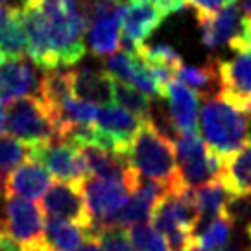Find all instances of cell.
Here are the masks:
<instances>
[{
    "label": "cell",
    "mask_w": 251,
    "mask_h": 251,
    "mask_svg": "<svg viewBox=\"0 0 251 251\" xmlns=\"http://www.w3.org/2000/svg\"><path fill=\"white\" fill-rule=\"evenodd\" d=\"M0 52L6 59L28 55V37L23 11L0 8Z\"/></svg>",
    "instance_id": "d6986e66"
},
{
    "label": "cell",
    "mask_w": 251,
    "mask_h": 251,
    "mask_svg": "<svg viewBox=\"0 0 251 251\" xmlns=\"http://www.w3.org/2000/svg\"><path fill=\"white\" fill-rule=\"evenodd\" d=\"M31 159L45 166L52 177L65 183L81 185L91 176L78 146L69 142H47L31 146Z\"/></svg>",
    "instance_id": "9c48e42d"
},
{
    "label": "cell",
    "mask_w": 251,
    "mask_h": 251,
    "mask_svg": "<svg viewBox=\"0 0 251 251\" xmlns=\"http://www.w3.org/2000/svg\"><path fill=\"white\" fill-rule=\"evenodd\" d=\"M222 181L231 190V194L251 192V141L238 153L226 159V172Z\"/></svg>",
    "instance_id": "7402d4cb"
},
{
    "label": "cell",
    "mask_w": 251,
    "mask_h": 251,
    "mask_svg": "<svg viewBox=\"0 0 251 251\" xmlns=\"http://www.w3.org/2000/svg\"><path fill=\"white\" fill-rule=\"evenodd\" d=\"M39 72L35 63L26 57H13L0 63V105L24 98L37 96L41 87Z\"/></svg>",
    "instance_id": "8fae6325"
},
{
    "label": "cell",
    "mask_w": 251,
    "mask_h": 251,
    "mask_svg": "<svg viewBox=\"0 0 251 251\" xmlns=\"http://www.w3.org/2000/svg\"><path fill=\"white\" fill-rule=\"evenodd\" d=\"M127 235H129L133 246L139 251H168L166 238L150 222L137 224L133 227H129Z\"/></svg>",
    "instance_id": "83f0119b"
},
{
    "label": "cell",
    "mask_w": 251,
    "mask_h": 251,
    "mask_svg": "<svg viewBox=\"0 0 251 251\" xmlns=\"http://www.w3.org/2000/svg\"><path fill=\"white\" fill-rule=\"evenodd\" d=\"M233 50L242 52V50H251V19H244V31L242 37L236 41L235 45H231Z\"/></svg>",
    "instance_id": "1f68e13d"
},
{
    "label": "cell",
    "mask_w": 251,
    "mask_h": 251,
    "mask_svg": "<svg viewBox=\"0 0 251 251\" xmlns=\"http://www.w3.org/2000/svg\"><path fill=\"white\" fill-rule=\"evenodd\" d=\"M188 251H207L205 248H201V246H198V244H192L190 248H188Z\"/></svg>",
    "instance_id": "74e56055"
},
{
    "label": "cell",
    "mask_w": 251,
    "mask_h": 251,
    "mask_svg": "<svg viewBox=\"0 0 251 251\" xmlns=\"http://www.w3.org/2000/svg\"><path fill=\"white\" fill-rule=\"evenodd\" d=\"M177 78L188 85L190 89H194L198 94H201L205 98V94H209L212 87H220L218 81V71H216V61L209 63L207 67H194V65H181L177 74Z\"/></svg>",
    "instance_id": "d4e9b609"
},
{
    "label": "cell",
    "mask_w": 251,
    "mask_h": 251,
    "mask_svg": "<svg viewBox=\"0 0 251 251\" xmlns=\"http://www.w3.org/2000/svg\"><path fill=\"white\" fill-rule=\"evenodd\" d=\"M231 196H233L231 190L226 187V183L222 179H216L209 185L196 188V201L200 212H201V216H209V218L226 214V207H227Z\"/></svg>",
    "instance_id": "603a6c76"
},
{
    "label": "cell",
    "mask_w": 251,
    "mask_h": 251,
    "mask_svg": "<svg viewBox=\"0 0 251 251\" xmlns=\"http://www.w3.org/2000/svg\"><path fill=\"white\" fill-rule=\"evenodd\" d=\"M81 192H83L87 211L91 216L89 235H94L100 229L109 226L113 216L127 201V198L131 194V188L120 181L89 176L81 183Z\"/></svg>",
    "instance_id": "8992f818"
},
{
    "label": "cell",
    "mask_w": 251,
    "mask_h": 251,
    "mask_svg": "<svg viewBox=\"0 0 251 251\" xmlns=\"http://www.w3.org/2000/svg\"><path fill=\"white\" fill-rule=\"evenodd\" d=\"M115 103L122 105L124 109L131 111L133 115H137L146 122L150 120L151 111H153V105H151L146 94H142L135 87L117 81V79H115Z\"/></svg>",
    "instance_id": "484cf974"
},
{
    "label": "cell",
    "mask_w": 251,
    "mask_h": 251,
    "mask_svg": "<svg viewBox=\"0 0 251 251\" xmlns=\"http://www.w3.org/2000/svg\"><path fill=\"white\" fill-rule=\"evenodd\" d=\"M72 94L96 105H111L115 102V78L107 71H98L93 67L72 69Z\"/></svg>",
    "instance_id": "e0dca14e"
},
{
    "label": "cell",
    "mask_w": 251,
    "mask_h": 251,
    "mask_svg": "<svg viewBox=\"0 0 251 251\" xmlns=\"http://www.w3.org/2000/svg\"><path fill=\"white\" fill-rule=\"evenodd\" d=\"M6 131H8V127H6V109H4V105H0V137L6 135Z\"/></svg>",
    "instance_id": "8d00e7d4"
},
{
    "label": "cell",
    "mask_w": 251,
    "mask_h": 251,
    "mask_svg": "<svg viewBox=\"0 0 251 251\" xmlns=\"http://www.w3.org/2000/svg\"><path fill=\"white\" fill-rule=\"evenodd\" d=\"M198 23L201 30V43L211 50L224 45L231 47L242 37L244 15L236 2L224 6L212 15L198 17Z\"/></svg>",
    "instance_id": "5bb4252c"
},
{
    "label": "cell",
    "mask_w": 251,
    "mask_h": 251,
    "mask_svg": "<svg viewBox=\"0 0 251 251\" xmlns=\"http://www.w3.org/2000/svg\"><path fill=\"white\" fill-rule=\"evenodd\" d=\"M127 161L142 179L157 181L166 187L179 179L176 144L159 133L150 122H144L127 150Z\"/></svg>",
    "instance_id": "3957f363"
},
{
    "label": "cell",
    "mask_w": 251,
    "mask_h": 251,
    "mask_svg": "<svg viewBox=\"0 0 251 251\" xmlns=\"http://www.w3.org/2000/svg\"><path fill=\"white\" fill-rule=\"evenodd\" d=\"M126 0H91V23L87 43L100 57L117 54L122 45V13Z\"/></svg>",
    "instance_id": "5b68a950"
},
{
    "label": "cell",
    "mask_w": 251,
    "mask_h": 251,
    "mask_svg": "<svg viewBox=\"0 0 251 251\" xmlns=\"http://www.w3.org/2000/svg\"><path fill=\"white\" fill-rule=\"evenodd\" d=\"M52 187V174L35 159H28L19 165L2 181V188L6 196H19L26 200H37L47 194Z\"/></svg>",
    "instance_id": "2e32d148"
},
{
    "label": "cell",
    "mask_w": 251,
    "mask_h": 251,
    "mask_svg": "<svg viewBox=\"0 0 251 251\" xmlns=\"http://www.w3.org/2000/svg\"><path fill=\"white\" fill-rule=\"evenodd\" d=\"M165 13L151 2L131 0L127 2L122 13V45L124 50L135 52L163 23Z\"/></svg>",
    "instance_id": "7c38bea8"
},
{
    "label": "cell",
    "mask_w": 251,
    "mask_h": 251,
    "mask_svg": "<svg viewBox=\"0 0 251 251\" xmlns=\"http://www.w3.org/2000/svg\"><path fill=\"white\" fill-rule=\"evenodd\" d=\"M220 94L248 111L251 102V50H242L231 59L216 61Z\"/></svg>",
    "instance_id": "4fadbf2b"
},
{
    "label": "cell",
    "mask_w": 251,
    "mask_h": 251,
    "mask_svg": "<svg viewBox=\"0 0 251 251\" xmlns=\"http://www.w3.org/2000/svg\"><path fill=\"white\" fill-rule=\"evenodd\" d=\"M168 100V115L176 129L181 133H192L198 126V93L185 85L181 79L174 78L165 91Z\"/></svg>",
    "instance_id": "ac0fdd59"
},
{
    "label": "cell",
    "mask_w": 251,
    "mask_h": 251,
    "mask_svg": "<svg viewBox=\"0 0 251 251\" xmlns=\"http://www.w3.org/2000/svg\"><path fill=\"white\" fill-rule=\"evenodd\" d=\"M144 2H153V0H144Z\"/></svg>",
    "instance_id": "ee69618b"
},
{
    "label": "cell",
    "mask_w": 251,
    "mask_h": 251,
    "mask_svg": "<svg viewBox=\"0 0 251 251\" xmlns=\"http://www.w3.org/2000/svg\"><path fill=\"white\" fill-rule=\"evenodd\" d=\"M4 59H6V57H4V55H2V52H0V63L4 61Z\"/></svg>",
    "instance_id": "b9f144b4"
},
{
    "label": "cell",
    "mask_w": 251,
    "mask_h": 251,
    "mask_svg": "<svg viewBox=\"0 0 251 251\" xmlns=\"http://www.w3.org/2000/svg\"><path fill=\"white\" fill-rule=\"evenodd\" d=\"M6 127L13 137L30 146L61 142L59 122L39 96H24L9 103Z\"/></svg>",
    "instance_id": "277c9868"
},
{
    "label": "cell",
    "mask_w": 251,
    "mask_h": 251,
    "mask_svg": "<svg viewBox=\"0 0 251 251\" xmlns=\"http://www.w3.org/2000/svg\"><path fill=\"white\" fill-rule=\"evenodd\" d=\"M28 57L39 69L71 67L85 55L91 0H37L23 11Z\"/></svg>",
    "instance_id": "6da1fadb"
},
{
    "label": "cell",
    "mask_w": 251,
    "mask_h": 251,
    "mask_svg": "<svg viewBox=\"0 0 251 251\" xmlns=\"http://www.w3.org/2000/svg\"><path fill=\"white\" fill-rule=\"evenodd\" d=\"M39 205L19 196H6L4 201V235L23 246L26 251H43L45 218Z\"/></svg>",
    "instance_id": "52a82bcc"
},
{
    "label": "cell",
    "mask_w": 251,
    "mask_h": 251,
    "mask_svg": "<svg viewBox=\"0 0 251 251\" xmlns=\"http://www.w3.org/2000/svg\"><path fill=\"white\" fill-rule=\"evenodd\" d=\"M233 222L222 214V216H201L198 226L194 227V242L198 246L205 248L207 251H220L224 250L231 242V233H233Z\"/></svg>",
    "instance_id": "44dd1931"
},
{
    "label": "cell",
    "mask_w": 251,
    "mask_h": 251,
    "mask_svg": "<svg viewBox=\"0 0 251 251\" xmlns=\"http://www.w3.org/2000/svg\"><path fill=\"white\" fill-rule=\"evenodd\" d=\"M94 236L100 240L103 251H139L124 227H103Z\"/></svg>",
    "instance_id": "f1b7e54d"
},
{
    "label": "cell",
    "mask_w": 251,
    "mask_h": 251,
    "mask_svg": "<svg viewBox=\"0 0 251 251\" xmlns=\"http://www.w3.org/2000/svg\"><path fill=\"white\" fill-rule=\"evenodd\" d=\"M0 251H26V250L17 240H13L11 236L0 233Z\"/></svg>",
    "instance_id": "836d02e7"
},
{
    "label": "cell",
    "mask_w": 251,
    "mask_h": 251,
    "mask_svg": "<svg viewBox=\"0 0 251 251\" xmlns=\"http://www.w3.org/2000/svg\"><path fill=\"white\" fill-rule=\"evenodd\" d=\"M220 251H250V250H248L242 242H229L224 250H220Z\"/></svg>",
    "instance_id": "d590c367"
},
{
    "label": "cell",
    "mask_w": 251,
    "mask_h": 251,
    "mask_svg": "<svg viewBox=\"0 0 251 251\" xmlns=\"http://www.w3.org/2000/svg\"><path fill=\"white\" fill-rule=\"evenodd\" d=\"M248 250L251 251V233H248Z\"/></svg>",
    "instance_id": "f35d334b"
},
{
    "label": "cell",
    "mask_w": 251,
    "mask_h": 251,
    "mask_svg": "<svg viewBox=\"0 0 251 251\" xmlns=\"http://www.w3.org/2000/svg\"><path fill=\"white\" fill-rule=\"evenodd\" d=\"M31 157V146L13 135L0 137V181H4L19 165Z\"/></svg>",
    "instance_id": "cb8c5ba5"
},
{
    "label": "cell",
    "mask_w": 251,
    "mask_h": 251,
    "mask_svg": "<svg viewBox=\"0 0 251 251\" xmlns=\"http://www.w3.org/2000/svg\"><path fill=\"white\" fill-rule=\"evenodd\" d=\"M78 150L83 155V161H85L91 176L120 181V183L127 185L131 190L135 188L139 176L135 174V170L129 165L127 155L105 150L98 144H83V146H78Z\"/></svg>",
    "instance_id": "9a60e30c"
},
{
    "label": "cell",
    "mask_w": 251,
    "mask_h": 251,
    "mask_svg": "<svg viewBox=\"0 0 251 251\" xmlns=\"http://www.w3.org/2000/svg\"><path fill=\"white\" fill-rule=\"evenodd\" d=\"M187 4H190L194 8L196 17H205L212 15V13H216L224 6L231 4V0H187Z\"/></svg>",
    "instance_id": "4dcf8cb0"
},
{
    "label": "cell",
    "mask_w": 251,
    "mask_h": 251,
    "mask_svg": "<svg viewBox=\"0 0 251 251\" xmlns=\"http://www.w3.org/2000/svg\"><path fill=\"white\" fill-rule=\"evenodd\" d=\"M37 4V0H0V8L15 9V11H26L33 8Z\"/></svg>",
    "instance_id": "d6a6232c"
},
{
    "label": "cell",
    "mask_w": 251,
    "mask_h": 251,
    "mask_svg": "<svg viewBox=\"0 0 251 251\" xmlns=\"http://www.w3.org/2000/svg\"><path fill=\"white\" fill-rule=\"evenodd\" d=\"M0 196H4V188H2V181H0Z\"/></svg>",
    "instance_id": "ab89813d"
},
{
    "label": "cell",
    "mask_w": 251,
    "mask_h": 251,
    "mask_svg": "<svg viewBox=\"0 0 251 251\" xmlns=\"http://www.w3.org/2000/svg\"><path fill=\"white\" fill-rule=\"evenodd\" d=\"M126 2H131V0H126Z\"/></svg>",
    "instance_id": "f6af8a7d"
},
{
    "label": "cell",
    "mask_w": 251,
    "mask_h": 251,
    "mask_svg": "<svg viewBox=\"0 0 251 251\" xmlns=\"http://www.w3.org/2000/svg\"><path fill=\"white\" fill-rule=\"evenodd\" d=\"M226 216H227L233 226H244L248 227L251 224V192L246 194H233L229 198L227 207H226Z\"/></svg>",
    "instance_id": "f546056e"
},
{
    "label": "cell",
    "mask_w": 251,
    "mask_h": 251,
    "mask_svg": "<svg viewBox=\"0 0 251 251\" xmlns=\"http://www.w3.org/2000/svg\"><path fill=\"white\" fill-rule=\"evenodd\" d=\"M41 209L50 218L74 222L81 227H85L87 231L91 229V216L87 211L81 185L65 183V181L52 183V187L48 188L47 194L43 196Z\"/></svg>",
    "instance_id": "30bf717a"
},
{
    "label": "cell",
    "mask_w": 251,
    "mask_h": 251,
    "mask_svg": "<svg viewBox=\"0 0 251 251\" xmlns=\"http://www.w3.org/2000/svg\"><path fill=\"white\" fill-rule=\"evenodd\" d=\"M248 115H250V118H251V102H250V105H248Z\"/></svg>",
    "instance_id": "60d3db41"
},
{
    "label": "cell",
    "mask_w": 251,
    "mask_h": 251,
    "mask_svg": "<svg viewBox=\"0 0 251 251\" xmlns=\"http://www.w3.org/2000/svg\"><path fill=\"white\" fill-rule=\"evenodd\" d=\"M87 236L89 231L74 222L50 218L45 224L43 251H78Z\"/></svg>",
    "instance_id": "ffe728a7"
},
{
    "label": "cell",
    "mask_w": 251,
    "mask_h": 251,
    "mask_svg": "<svg viewBox=\"0 0 251 251\" xmlns=\"http://www.w3.org/2000/svg\"><path fill=\"white\" fill-rule=\"evenodd\" d=\"M78 251H103L102 244H100V240L96 238L94 235H89L85 238V242L79 246Z\"/></svg>",
    "instance_id": "e575fe53"
},
{
    "label": "cell",
    "mask_w": 251,
    "mask_h": 251,
    "mask_svg": "<svg viewBox=\"0 0 251 251\" xmlns=\"http://www.w3.org/2000/svg\"><path fill=\"white\" fill-rule=\"evenodd\" d=\"M144 122L146 120L139 118L118 103L103 105L94 122V127H96V142L94 144L122 153V155H127L129 144L133 142L135 135L141 131Z\"/></svg>",
    "instance_id": "ba28073f"
},
{
    "label": "cell",
    "mask_w": 251,
    "mask_h": 251,
    "mask_svg": "<svg viewBox=\"0 0 251 251\" xmlns=\"http://www.w3.org/2000/svg\"><path fill=\"white\" fill-rule=\"evenodd\" d=\"M135 54L141 57L142 61H146L148 65H157V67H165L170 69L172 72L177 74L179 67L183 65L181 61V55L168 45H142L135 50Z\"/></svg>",
    "instance_id": "4316f807"
},
{
    "label": "cell",
    "mask_w": 251,
    "mask_h": 251,
    "mask_svg": "<svg viewBox=\"0 0 251 251\" xmlns=\"http://www.w3.org/2000/svg\"><path fill=\"white\" fill-rule=\"evenodd\" d=\"M246 231H248V233H251V224L248 226V227H246Z\"/></svg>",
    "instance_id": "7bdbcfd3"
},
{
    "label": "cell",
    "mask_w": 251,
    "mask_h": 251,
    "mask_svg": "<svg viewBox=\"0 0 251 251\" xmlns=\"http://www.w3.org/2000/svg\"><path fill=\"white\" fill-rule=\"evenodd\" d=\"M198 126L207 148L222 159L233 157L251 141L248 111L220 93L203 98L198 113Z\"/></svg>",
    "instance_id": "7a4b0ae2"
}]
</instances>
